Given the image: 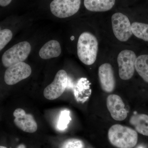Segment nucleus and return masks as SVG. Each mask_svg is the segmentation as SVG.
<instances>
[{
    "mask_svg": "<svg viewBox=\"0 0 148 148\" xmlns=\"http://www.w3.org/2000/svg\"><path fill=\"white\" fill-rule=\"evenodd\" d=\"M108 137L111 144L118 148H132L138 140V134L135 130L120 124L111 126Z\"/></svg>",
    "mask_w": 148,
    "mask_h": 148,
    "instance_id": "1",
    "label": "nucleus"
},
{
    "mask_svg": "<svg viewBox=\"0 0 148 148\" xmlns=\"http://www.w3.org/2000/svg\"><path fill=\"white\" fill-rule=\"evenodd\" d=\"M98 42L96 37L89 32H84L79 38L77 43V55L84 64L92 65L97 58Z\"/></svg>",
    "mask_w": 148,
    "mask_h": 148,
    "instance_id": "2",
    "label": "nucleus"
},
{
    "mask_svg": "<svg viewBox=\"0 0 148 148\" xmlns=\"http://www.w3.org/2000/svg\"><path fill=\"white\" fill-rule=\"evenodd\" d=\"M32 49V47L27 41L21 42L13 45L4 52L1 57L3 66L6 68L24 62L28 58Z\"/></svg>",
    "mask_w": 148,
    "mask_h": 148,
    "instance_id": "3",
    "label": "nucleus"
},
{
    "mask_svg": "<svg viewBox=\"0 0 148 148\" xmlns=\"http://www.w3.org/2000/svg\"><path fill=\"white\" fill-rule=\"evenodd\" d=\"M136 58L135 52L127 49L122 51L118 56L119 76L122 79L127 80L133 76Z\"/></svg>",
    "mask_w": 148,
    "mask_h": 148,
    "instance_id": "4",
    "label": "nucleus"
},
{
    "mask_svg": "<svg viewBox=\"0 0 148 148\" xmlns=\"http://www.w3.org/2000/svg\"><path fill=\"white\" fill-rule=\"evenodd\" d=\"M81 3V0H53L51 3L50 10L56 17L67 18L78 11Z\"/></svg>",
    "mask_w": 148,
    "mask_h": 148,
    "instance_id": "5",
    "label": "nucleus"
},
{
    "mask_svg": "<svg viewBox=\"0 0 148 148\" xmlns=\"http://www.w3.org/2000/svg\"><path fill=\"white\" fill-rule=\"evenodd\" d=\"M112 23L114 34L119 40L126 41L132 36L131 24L126 15L120 12L114 14L112 16Z\"/></svg>",
    "mask_w": 148,
    "mask_h": 148,
    "instance_id": "6",
    "label": "nucleus"
},
{
    "mask_svg": "<svg viewBox=\"0 0 148 148\" xmlns=\"http://www.w3.org/2000/svg\"><path fill=\"white\" fill-rule=\"evenodd\" d=\"M68 81V75L66 71L63 70L58 71L53 82L44 89L45 97L49 100H55L59 98L66 90Z\"/></svg>",
    "mask_w": 148,
    "mask_h": 148,
    "instance_id": "7",
    "label": "nucleus"
},
{
    "mask_svg": "<svg viewBox=\"0 0 148 148\" xmlns=\"http://www.w3.org/2000/svg\"><path fill=\"white\" fill-rule=\"evenodd\" d=\"M32 73L31 66L24 62H20L8 67L4 74L5 82L13 85L30 76Z\"/></svg>",
    "mask_w": 148,
    "mask_h": 148,
    "instance_id": "8",
    "label": "nucleus"
},
{
    "mask_svg": "<svg viewBox=\"0 0 148 148\" xmlns=\"http://www.w3.org/2000/svg\"><path fill=\"white\" fill-rule=\"evenodd\" d=\"M13 116L15 125L22 131L29 133L36 131L38 125L32 115L26 113L23 109L17 108L14 112Z\"/></svg>",
    "mask_w": 148,
    "mask_h": 148,
    "instance_id": "9",
    "label": "nucleus"
},
{
    "mask_svg": "<svg viewBox=\"0 0 148 148\" xmlns=\"http://www.w3.org/2000/svg\"><path fill=\"white\" fill-rule=\"evenodd\" d=\"M107 106L114 119L122 121L127 117V110L125 108L122 99L119 95L116 94L109 95L107 98Z\"/></svg>",
    "mask_w": 148,
    "mask_h": 148,
    "instance_id": "10",
    "label": "nucleus"
},
{
    "mask_svg": "<svg viewBox=\"0 0 148 148\" xmlns=\"http://www.w3.org/2000/svg\"><path fill=\"white\" fill-rule=\"evenodd\" d=\"M98 77L101 88L106 92L114 90L116 81L112 67L110 64H102L98 69Z\"/></svg>",
    "mask_w": 148,
    "mask_h": 148,
    "instance_id": "11",
    "label": "nucleus"
},
{
    "mask_svg": "<svg viewBox=\"0 0 148 148\" xmlns=\"http://www.w3.org/2000/svg\"><path fill=\"white\" fill-rule=\"evenodd\" d=\"M61 53L59 42L56 40H51L43 46L40 49L39 54L42 59H49L58 57Z\"/></svg>",
    "mask_w": 148,
    "mask_h": 148,
    "instance_id": "12",
    "label": "nucleus"
},
{
    "mask_svg": "<svg viewBox=\"0 0 148 148\" xmlns=\"http://www.w3.org/2000/svg\"><path fill=\"white\" fill-rule=\"evenodd\" d=\"M115 0H84V5L88 10L101 12L111 10L114 5Z\"/></svg>",
    "mask_w": 148,
    "mask_h": 148,
    "instance_id": "13",
    "label": "nucleus"
},
{
    "mask_svg": "<svg viewBox=\"0 0 148 148\" xmlns=\"http://www.w3.org/2000/svg\"><path fill=\"white\" fill-rule=\"evenodd\" d=\"M130 123L137 132L148 136V115L145 114H135L131 117Z\"/></svg>",
    "mask_w": 148,
    "mask_h": 148,
    "instance_id": "14",
    "label": "nucleus"
},
{
    "mask_svg": "<svg viewBox=\"0 0 148 148\" xmlns=\"http://www.w3.org/2000/svg\"><path fill=\"white\" fill-rule=\"evenodd\" d=\"M135 69L138 74L148 83V55H142L136 58Z\"/></svg>",
    "mask_w": 148,
    "mask_h": 148,
    "instance_id": "15",
    "label": "nucleus"
},
{
    "mask_svg": "<svg viewBox=\"0 0 148 148\" xmlns=\"http://www.w3.org/2000/svg\"><path fill=\"white\" fill-rule=\"evenodd\" d=\"M132 32L135 36L148 42V24L135 22L131 25Z\"/></svg>",
    "mask_w": 148,
    "mask_h": 148,
    "instance_id": "16",
    "label": "nucleus"
},
{
    "mask_svg": "<svg viewBox=\"0 0 148 148\" xmlns=\"http://www.w3.org/2000/svg\"><path fill=\"white\" fill-rule=\"evenodd\" d=\"M13 32L9 29L0 30V51L7 45L12 39Z\"/></svg>",
    "mask_w": 148,
    "mask_h": 148,
    "instance_id": "17",
    "label": "nucleus"
},
{
    "mask_svg": "<svg viewBox=\"0 0 148 148\" xmlns=\"http://www.w3.org/2000/svg\"><path fill=\"white\" fill-rule=\"evenodd\" d=\"M84 144L82 140L77 139H70L63 142L59 148H84Z\"/></svg>",
    "mask_w": 148,
    "mask_h": 148,
    "instance_id": "18",
    "label": "nucleus"
},
{
    "mask_svg": "<svg viewBox=\"0 0 148 148\" xmlns=\"http://www.w3.org/2000/svg\"><path fill=\"white\" fill-rule=\"evenodd\" d=\"M71 120L70 116V112L65 110L61 112L58 123V127L60 130H64L67 127L68 124Z\"/></svg>",
    "mask_w": 148,
    "mask_h": 148,
    "instance_id": "19",
    "label": "nucleus"
},
{
    "mask_svg": "<svg viewBox=\"0 0 148 148\" xmlns=\"http://www.w3.org/2000/svg\"><path fill=\"white\" fill-rule=\"evenodd\" d=\"M12 0H0V6L5 7L10 4Z\"/></svg>",
    "mask_w": 148,
    "mask_h": 148,
    "instance_id": "20",
    "label": "nucleus"
},
{
    "mask_svg": "<svg viewBox=\"0 0 148 148\" xmlns=\"http://www.w3.org/2000/svg\"><path fill=\"white\" fill-rule=\"evenodd\" d=\"M16 148H26L25 146L24 145H23V144H21V145H18L17 147Z\"/></svg>",
    "mask_w": 148,
    "mask_h": 148,
    "instance_id": "21",
    "label": "nucleus"
},
{
    "mask_svg": "<svg viewBox=\"0 0 148 148\" xmlns=\"http://www.w3.org/2000/svg\"><path fill=\"white\" fill-rule=\"evenodd\" d=\"M0 148H7L5 147H4V146H0Z\"/></svg>",
    "mask_w": 148,
    "mask_h": 148,
    "instance_id": "22",
    "label": "nucleus"
},
{
    "mask_svg": "<svg viewBox=\"0 0 148 148\" xmlns=\"http://www.w3.org/2000/svg\"><path fill=\"white\" fill-rule=\"evenodd\" d=\"M138 148H143V147H139Z\"/></svg>",
    "mask_w": 148,
    "mask_h": 148,
    "instance_id": "23",
    "label": "nucleus"
},
{
    "mask_svg": "<svg viewBox=\"0 0 148 148\" xmlns=\"http://www.w3.org/2000/svg\"><path fill=\"white\" fill-rule=\"evenodd\" d=\"M1 30V27L0 26V30Z\"/></svg>",
    "mask_w": 148,
    "mask_h": 148,
    "instance_id": "24",
    "label": "nucleus"
}]
</instances>
